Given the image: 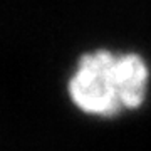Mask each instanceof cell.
Returning <instances> with one entry per match:
<instances>
[{"mask_svg":"<svg viewBox=\"0 0 151 151\" xmlns=\"http://www.w3.org/2000/svg\"><path fill=\"white\" fill-rule=\"evenodd\" d=\"M150 79V65L139 54L97 49L81 55L67 91L79 111L96 118H116L145 104Z\"/></svg>","mask_w":151,"mask_h":151,"instance_id":"1","label":"cell"}]
</instances>
